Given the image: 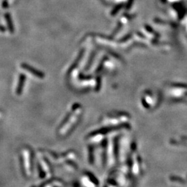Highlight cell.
Listing matches in <instances>:
<instances>
[{
	"mask_svg": "<svg viewBox=\"0 0 187 187\" xmlns=\"http://www.w3.org/2000/svg\"><path fill=\"white\" fill-rule=\"evenodd\" d=\"M22 67H24L25 69H26L27 71H29V72H32L33 74H34V75L37 76H38V77H43V75L42 74V73L38 72V70H36V69H34L32 67H30V66H29V65H27V64H22Z\"/></svg>",
	"mask_w": 187,
	"mask_h": 187,
	"instance_id": "6da1fadb",
	"label": "cell"
}]
</instances>
